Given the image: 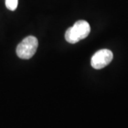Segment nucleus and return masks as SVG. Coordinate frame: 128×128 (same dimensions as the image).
<instances>
[{"mask_svg":"<svg viewBox=\"0 0 128 128\" xmlns=\"http://www.w3.org/2000/svg\"><path fill=\"white\" fill-rule=\"evenodd\" d=\"M90 32V24L86 21L80 20L68 28L65 34V38L70 44H76L86 38Z\"/></svg>","mask_w":128,"mask_h":128,"instance_id":"f257e3e1","label":"nucleus"},{"mask_svg":"<svg viewBox=\"0 0 128 128\" xmlns=\"http://www.w3.org/2000/svg\"><path fill=\"white\" fill-rule=\"evenodd\" d=\"M38 46L37 38L33 36H28L24 38L16 47V54L22 59L32 58L35 54Z\"/></svg>","mask_w":128,"mask_h":128,"instance_id":"f03ea898","label":"nucleus"},{"mask_svg":"<svg viewBox=\"0 0 128 128\" xmlns=\"http://www.w3.org/2000/svg\"><path fill=\"white\" fill-rule=\"evenodd\" d=\"M113 58V54L108 49H102L97 51L91 58L92 67L93 68L99 70L105 68Z\"/></svg>","mask_w":128,"mask_h":128,"instance_id":"7ed1b4c3","label":"nucleus"},{"mask_svg":"<svg viewBox=\"0 0 128 128\" xmlns=\"http://www.w3.org/2000/svg\"><path fill=\"white\" fill-rule=\"evenodd\" d=\"M18 0H5L6 8L10 11H14L17 8Z\"/></svg>","mask_w":128,"mask_h":128,"instance_id":"20e7f679","label":"nucleus"}]
</instances>
